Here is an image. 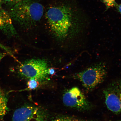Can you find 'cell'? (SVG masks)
Here are the masks:
<instances>
[{
  "label": "cell",
  "mask_w": 121,
  "mask_h": 121,
  "mask_svg": "<svg viewBox=\"0 0 121 121\" xmlns=\"http://www.w3.org/2000/svg\"><path fill=\"white\" fill-rule=\"evenodd\" d=\"M46 16L54 37L60 40L66 38L73 25L72 14L69 8L66 6L51 7L47 12Z\"/></svg>",
  "instance_id": "1"
},
{
  "label": "cell",
  "mask_w": 121,
  "mask_h": 121,
  "mask_svg": "<svg viewBox=\"0 0 121 121\" xmlns=\"http://www.w3.org/2000/svg\"><path fill=\"white\" fill-rule=\"evenodd\" d=\"M43 13V6L39 3L31 0H22L13 6L9 13L12 20L28 28L38 22Z\"/></svg>",
  "instance_id": "2"
},
{
  "label": "cell",
  "mask_w": 121,
  "mask_h": 121,
  "mask_svg": "<svg viewBox=\"0 0 121 121\" xmlns=\"http://www.w3.org/2000/svg\"><path fill=\"white\" fill-rule=\"evenodd\" d=\"M107 73L106 64L103 62L95 63L73 76L87 91H92L105 79Z\"/></svg>",
  "instance_id": "3"
},
{
  "label": "cell",
  "mask_w": 121,
  "mask_h": 121,
  "mask_svg": "<svg viewBox=\"0 0 121 121\" xmlns=\"http://www.w3.org/2000/svg\"><path fill=\"white\" fill-rule=\"evenodd\" d=\"M47 62L40 59H32L26 60L19 66L18 73L22 78L29 79L34 78L40 83L48 79Z\"/></svg>",
  "instance_id": "4"
},
{
  "label": "cell",
  "mask_w": 121,
  "mask_h": 121,
  "mask_svg": "<svg viewBox=\"0 0 121 121\" xmlns=\"http://www.w3.org/2000/svg\"><path fill=\"white\" fill-rule=\"evenodd\" d=\"M62 99L66 106L80 111H87L92 107L83 92L77 87L66 90L63 94Z\"/></svg>",
  "instance_id": "5"
},
{
  "label": "cell",
  "mask_w": 121,
  "mask_h": 121,
  "mask_svg": "<svg viewBox=\"0 0 121 121\" xmlns=\"http://www.w3.org/2000/svg\"><path fill=\"white\" fill-rule=\"evenodd\" d=\"M47 113L40 107L26 105L17 108L14 111L13 121H46Z\"/></svg>",
  "instance_id": "6"
},
{
  "label": "cell",
  "mask_w": 121,
  "mask_h": 121,
  "mask_svg": "<svg viewBox=\"0 0 121 121\" xmlns=\"http://www.w3.org/2000/svg\"><path fill=\"white\" fill-rule=\"evenodd\" d=\"M103 93L108 109L116 114L121 113V80L110 84Z\"/></svg>",
  "instance_id": "7"
},
{
  "label": "cell",
  "mask_w": 121,
  "mask_h": 121,
  "mask_svg": "<svg viewBox=\"0 0 121 121\" xmlns=\"http://www.w3.org/2000/svg\"><path fill=\"white\" fill-rule=\"evenodd\" d=\"M0 30L9 37H13L17 34L9 13L1 9H0Z\"/></svg>",
  "instance_id": "8"
},
{
  "label": "cell",
  "mask_w": 121,
  "mask_h": 121,
  "mask_svg": "<svg viewBox=\"0 0 121 121\" xmlns=\"http://www.w3.org/2000/svg\"><path fill=\"white\" fill-rule=\"evenodd\" d=\"M8 98L7 95L0 89V121H3L4 117L9 111L8 107Z\"/></svg>",
  "instance_id": "9"
},
{
  "label": "cell",
  "mask_w": 121,
  "mask_h": 121,
  "mask_svg": "<svg viewBox=\"0 0 121 121\" xmlns=\"http://www.w3.org/2000/svg\"><path fill=\"white\" fill-rule=\"evenodd\" d=\"M51 121H92L78 118L68 116H59L52 119Z\"/></svg>",
  "instance_id": "10"
},
{
  "label": "cell",
  "mask_w": 121,
  "mask_h": 121,
  "mask_svg": "<svg viewBox=\"0 0 121 121\" xmlns=\"http://www.w3.org/2000/svg\"><path fill=\"white\" fill-rule=\"evenodd\" d=\"M40 82L34 78L29 79L27 83V86L29 90H35L38 87L39 84H40Z\"/></svg>",
  "instance_id": "11"
},
{
  "label": "cell",
  "mask_w": 121,
  "mask_h": 121,
  "mask_svg": "<svg viewBox=\"0 0 121 121\" xmlns=\"http://www.w3.org/2000/svg\"><path fill=\"white\" fill-rule=\"evenodd\" d=\"M105 5L107 9L110 8L115 7L117 3L116 2L115 0H101Z\"/></svg>",
  "instance_id": "12"
},
{
  "label": "cell",
  "mask_w": 121,
  "mask_h": 121,
  "mask_svg": "<svg viewBox=\"0 0 121 121\" xmlns=\"http://www.w3.org/2000/svg\"><path fill=\"white\" fill-rule=\"evenodd\" d=\"M4 3L7 5L13 6L22 0H2Z\"/></svg>",
  "instance_id": "13"
},
{
  "label": "cell",
  "mask_w": 121,
  "mask_h": 121,
  "mask_svg": "<svg viewBox=\"0 0 121 121\" xmlns=\"http://www.w3.org/2000/svg\"><path fill=\"white\" fill-rule=\"evenodd\" d=\"M0 48H2L4 51H5L6 52H7L8 54H9L10 56L13 57L14 58H15L11 51L8 48H7L6 47L4 46V45L1 44L0 43Z\"/></svg>",
  "instance_id": "14"
},
{
  "label": "cell",
  "mask_w": 121,
  "mask_h": 121,
  "mask_svg": "<svg viewBox=\"0 0 121 121\" xmlns=\"http://www.w3.org/2000/svg\"><path fill=\"white\" fill-rule=\"evenodd\" d=\"M48 73L49 75H53L55 74V69L53 68H49L48 69Z\"/></svg>",
  "instance_id": "15"
},
{
  "label": "cell",
  "mask_w": 121,
  "mask_h": 121,
  "mask_svg": "<svg viewBox=\"0 0 121 121\" xmlns=\"http://www.w3.org/2000/svg\"><path fill=\"white\" fill-rule=\"evenodd\" d=\"M115 7L117 9L118 11L121 14V4H116Z\"/></svg>",
  "instance_id": "16"
},
{
  "label": "cell",
  "mask_w": 121,
  "mask_h": 121,
  "mask_svg": "<svg viewBox=\"0 0 121 121\" xmlns=\"http://www.w3.org/2000/svg\"><path fill=\"white\" fill-rule=\"evenodd\" d=\"M7 55V53L0 52V62L3 58Z\"/></svg>",
  "instance_id": "17"
},
{
  "label": "cell",
  "mask_w": 121,
  "mask_h": 121,
  "mask_svg": "<svg viewBox=\"0 0 121 121\" xmlns=\"http://www.w3.org/2000/svg\"><path fill=\"white\" fill-rule=\"evenodd\" d=\"M2 2V0H0V8H1Z\"/></svg>",
  "instance_id": "18"
},
{
  "label": "cell",
  "mask_w": 121,
  "mask_h": 121,
  "mask_svg": "<svg viewBox=\"0 0 121 121\" xmlns=\"http://www.w3.org/2000/svg\"></svg>",
  "instance_id": "19"
}]
</instances>
